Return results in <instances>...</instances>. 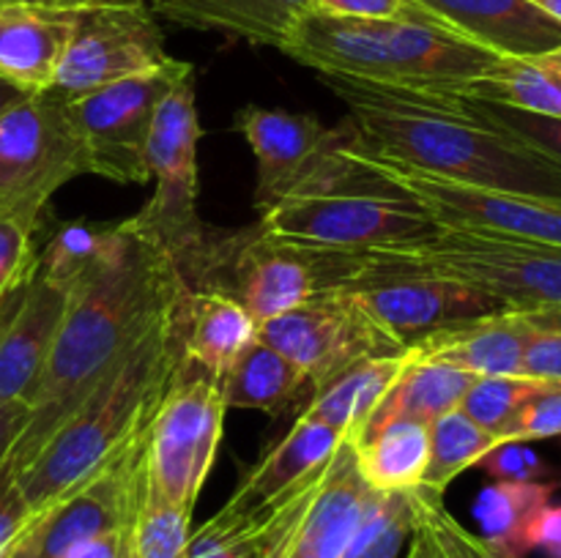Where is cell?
Returning <instances> with one entry per match:
<instances>
[{"label":"cell","instance_id":"14","mask_svg":"<svg viewBox=\"0 0 561 558\" xmlns=\"http://www.w3.org/2000/svg\"><path fill=\"white\" fill-rule=\"evenodd\" d=\"M186 71H192V63L170 58L162 69L113 82L88 96L66 102L93 175L115 184H146L151 178L148 140L153 118L164 93Z\"/></svg>","mask_w":561,"mask_h":558},{"label":"cell","instance_id":"37","mask_svg":"<svg viewBox=\"0 0 561 558\" xmlns=\"http://www.w3.org/2000/svg\"><path fill=\"white\" fill-rule=\"evenodd\" d=\"M542 386L546 381L529 375H480L469 386L458 410H463L474 425L496 435L499 441H510L520 408Z\"/></svg>","mask_w":561,"mask_h":558},{"label":"cell","instance_id":"50","mask_svg":"<svg viewBox=\"0 0 561 558\" xmlns=\"http://www.w3.org/2000/svg\"><path fill=\"white\" fill-rule=\"evenodd\" d=\"M42 520L44 514H38L31 523V528H27L0 558H42Z\"/></svg>","mask_w":561,"mask_h":558},{"label":"cell","instance_id":"3","mask_svg":"<svg viewBox=\"0 0 561 558\" xmlns=\"http://www.w3.org/2000/svg\"><path fill=\"white\" fill-rule=\"evenodd\" d=\"M175 304L110 367L31 463L16 470L33 518L53 512L146 430L181 356Z\"/></svg>","mask_w":561,"mask_h":558},{"label":"cell","instance_id":"49","mask_svg":"<svg viewBox=\"0 0 561 558\" xmlns=\"http://www.w3.org/2000/svg\"><path fill=\"white\" fill-rule=\"evenodd\" d=\"M422 496H425V490H422ZM411 547L409 553H405V558H447L442 550V542L436 539V534H433L431 525L425 523V518L420 514V523H416L414 534H411Z\"/></svg>","mask_w":561,"mask_h":558},{"label":"cell","instance_id":"32","mask_svg":"<svg viewBox=\"0 0 561 558\" xmlns=\"http://www.w3.org/2000/svg\"><path fill=\"white\" fill-rule=\"evenodd\" d=\"M354 452L356 468L370 490H414V487H422L427 460H431V425L392 421L373 435L356 441Z\"/></svg>","mask_w":561,"mask_h":558},{"label":"cell","instance_id":"5","mask_svg":"<svg viewBox=\"0 0 561 558\" xmlns=\"http://www.w3.org/2000/svg\"><path fill=\"white\" fill-rule=\"evenodd\" d=\"M365 263V252L321 249L277 239L257 224L228 235H208L186 274L192 290H219L257 321L285 315L327 290L340 288Z\"/></svg>","mask_w":561,"mask_h":558},{"label":"cell","instance_id":"25","mask_svg":"<svg viewBox=\"0 0 561 558\" xmlns=\"http://www.w3.org/2000/svg\"><path fill=\"white\" fill-rule=\"evenodd\" d=\"M153 16L283 49L312 0H142Z\"/></svg>","mask_w":561,"mask_h":558},{"label":"cell","instance_id":"48","mask_svg":"<svg viewBox=\"0 0 561 558\" xmlns=\"http://www.w3.org/2000/svg\"><path fill=\"white\" fill-rule=\"evenodd\" d=\"M27 416H31V408H27V403H20V399H16V403L0 405V468H3V463L9 460L16 438L25 430Z\"/></svg>","mask_w":561,"mask_h":558},{"label":"cell","instance_id":"38","mask_svg":"<svg viewBox=\"0 0 561 558\" xmlns=\"http://www.w3.org/2000/svg\"><path fill=\"white\" fill-rule=\"evenodd\" d=\"M458 102L477 120L493 126L502 135L513 137L515 142L526 146L529 151L540 153V156L551 159V162H557L561 167V118L526 113V109L504 107V104L480 102V98L458 96Z\"/></svg>","mask_w":561,"mask_h":558},{"label":"cell","instance_id":"1","mask_svg":"<svg viewBox=\"0 0 561 558\" xmlns=\"http://www.w3.org/2000/svg\"><path fill=\"white\" fill-rule=\"evenodd\" d=\"M184 290L175 263L135 219H121L110 255L66 299L49 359L27 399L31 416L5 460L14 474L75 414L110 367L173 310Z\"/></svg>","mask_w":561,"mask_h":558},{"label":"cell","instance_id":"6","mask_svg":"<svg viewBox=\"0 0 561 558\" xmlns=\"http://www.w3.org/2000/svg\"><path fill=\"white\" fill-rule=\"evenodd\" d=\"M398 266L460 279L513 312L561 310V246L436 228L414 244L378 249Z\"/></svg>","mask_w":561,"mask_h":558},{"label":"cell","instance_id":"17","mask_svg":"<svg viewBox=\"0 0 561 558\" xmlns=\"http://www.w3.org/2000/svg\"><path fill=\"white\" fill-rule=\"evenodd\" d=\"M146 479V430L115 454L96 476L77 487L42 520V558H58L69 547L110 531L126 528L135 518Z\"/></svg>","mask_w":561,"mask_h":558},{"label":"cell","instance_id":"45","mask_svg":"<svg viewBox=\"0 0 561 558\" xmlns=\"http://www.w3.org/2000/svg\"><path fill=\"white\" fill-rule=\"evenodd\" d=\"M524 375L561 383V334L535 332L524 356Z\"/></svg>","mask_w":561,"mask_h":558},{"label":"cell","instance_id":"36","mask_svg":"<svg viewBox=\"0 0 561 558\" xmlns=\"http://www.w3.org/2000/svg\"><path fill=\"white\" fill-rule=\"evenodd\" d=\"M190 536L192 509L168 501L146 476L129 525V558H186Z\"/></svg>","mask_w":561,"mask_h":558},{"label":"cell","instance_id":"19","mask_svg":"<svg viewBox=\"0 0 561 558\" xmlns=\"http://www.w3.org/2000/svg\"><path fill=\"white\" fill-rule=\"evenodd\" d=\"M69 295L36 277L0 306V405L27 403L53 350Z\"/></svg>","mask_w":561,"mask_h":558},{"label":"cell","instance_id":"11","mask_svg":"<svg viewBox=\"0 0 561 558\" xmlns=\"http://www.w3.org/2000/svg\"><path fill=\"white\" fill-rule=\"evenodd\" d=\"M236 129L255 156V208L261 213L294 195L365 184L340 153L351 137V120L329 129L310 113L247 104L236 113Z\"/></svg>","mask_w":561,"mask_h":558},{"label":"cell","instance_id":"26","mask_svg":"<svg viewBox=\"0 0 561 558\" xmlns=\"http://www.w3.org/2000/svg\"><path fill=\"white\" fill-rule=\"evenodd\" d=\"M321 474L268 507L252 512H230L222 507L201 528L192 531L186 558H274L285 531L305 507Z\"/></svg>","mask_w":561,"mask_h":558},{"label":"cell","instance_id":"21","mask_svg":"<svg viewBox=\"0 0 561 558\" xmlns=\"http://www.w3.org/2000/svg\"><path fill=\"white\" fill-rule=\"evenodd\" d=\"M340 443H343L340 432L299 414L294 427L247 468L244 479L239 481L225 509L252 512L288 496L327 468Z\"/></svg>","mask_w":561,"mask_h":558},{"label":"cell","instance_id":"16","mask_svg":"<svg viewBox=\"0 0 561 558\" xmlns=\"http://www.w3.org/2000/svg\"><path fill=\"white\" fill-rule=\"evenodd\" d=\"M257 339L294 361L310 381L312 392L356 361L409 350L389 337L354 295L340 288L261 323Z\"/></svg>","mask_w":561,"mask_h":558},{"label":"cell","instance_id":"52","mask_svg":"<svg viewBox=\"0 0 561 558\" xmlns=\"http://www.w3.org/2000/svg\"><path fill=\"white\" fill-rule=\"evenodd\" d=\"M22 98H27V93H22L20 88L9 85L5 80H0V113H5L9 107H14V104H20Z\"/></svg>","mask_w":561,"mask_h":558},{"label":"cell","instance_id":"18","mask_svg":"<svg viewBox=\"0 0 561 558\" xmlns=\"http://www.w3.org/2000/svg\"><path fill=\"white\" fill-rule=\"evenodd\" d=\"M370 496L373 490L356 468L354 443L343 438L274 558H343Z\"/></svg>","mask_w":561,"mask_h":558},{"label":"cell","instance_id":"15","mask_svg":"<svg viewBox=\"0 0 561 558\" xmlns=\"http://www.w3.org/2000/svg\"><path fill=\"white\" fill-rule=\"evenodd\" d=\"M170 60L164 33L146 3H99L75 9L69 47L49 96L75 102L129 77L162 69Z\"/></svg>","mask_w":561,"mask_h":558},{"label":"cell","instance_id":"4","mask_svg":"<svg viewBox=\"0 0 561 558\" xmlns=\"http://www.w3.org/2000/svg\"><path fill=\"white\" fill-rule=\"evenodd\" d=\"M279 53L321 77L427 93H458L499 60L416 5L394 20H354L312 9Z\"/></svg>","mask_w":561,"mask_h":558},{"label":"cell","instance_id":"2","mask_svg":"<svg viewBox=\"0 0 561 558\" xmlns=\"http://www.w3.org/2000/svg\"><path fill=\"white\" fill-rule=\"evenodd\" d=\"M321 80L351 107L356 140L367 151L455 184L561 200L559 164L477 120L455 93Z\"/></svg>","mask_w":561,"mask_h":558},{"label":"cell","instance_id":"7","mask_svg":"<svg viewBox=\"0 0 561 558\" xmlns=\"http://www.w3.org/2000/svg\"><path fill=\"white\" fill-rule=\"evenodd\" d=\"M203 126L197 115L195 69L186 71L162 96L148 140V173L153 178L151 200L135 224L175 263L181 277L192 271L211 230L197 211V146Z\"/></svg>","mask_w":561,"mask_h":558},{"label":"cell","instance_id":"40","mask_svg":"<svg viewBox=\"0 0 561 558\" xmlns=\"http://www.w3.org/2000/svg\"><path fill=\"white\" fill-rule=\"evenodd\" d=\"M422 490H425V487H422ZM422 518H425V523L433 528L436 539L442 542V550L447 558H502L482 542V536H477L474 531L460 525L458 520L444 509L442 496H436V492L425 490V496H422Z\"/></svg>","mask_w":561,"mask_h":558},{"label":"cell","instance_id":"46","mask_svg":"<svg viewBox=\"0 0 561 558\" xmlns=\"http://www.w3.org/2000/svg\"><path fill=\"white\" fill-rule=\"evenodd\" d=\"M129 525L118 531H110V534L93 536L88 542H80V545L60 553L58 558H129Z\"/></svg>","mask_w":561,"mask_h":558},{"label":"cell","instance_id":"53","mask_svg":"<svg viewBox=\"0 0 561 558\" xmlns=\"http://www.w3.org/2000/svg\"><path fill=\"white\" fill-rule=\"evenodd\" d=\"M531 3L540 5L548 16H553V20L561 25V0H531Z\"/></svg>","mask_w":561,"mask_h":558},{"label":"cell","instance_id":"8","mask_svg":"<svg viewBox=\"0 0 561 558\" xmlns=\"http://www.w3.org/2000/svg\"><path fill=\"white\" fill-rule=\"evenodd\" d=\"M340 153L354 170L409 197L436 228L561 246V200L480 189V186L455 184V181L403 167V164L367 151L356 140L354 124H351V137L340 148Z\"/></svg>","mask_w":561,"mask_h":558},{"label":"cell","instance_id":"24","mask_svg":"<svg viewBox=\"0 0 561 558\" xmlns=\"http://www.w3.org/2000/svg\"><path fill=\"white\" fill-rule=\"evenodd\" d=\"M257 321L219 290L186 288L175 304L181 356L222 377L250 345L257 342Z\"/></svg>","mask_w":561,"mask_h":558},{"label":"cell","instance_id":"20","mask_svg":"<svg viewBox=\"0 0 561 558\" xmlns=\"http://www.w3.org/2000/svg\"><path fill=\"white\" fill-rule=\"evenodd\" d=\"M420 11L499 58L561 47V25L531 0H411Z\"/></svg>","mask_w":561,"mask_h":558},{"label":"cell","instance_id":"22","mask_svg":"<svg viewBox=\"0 0 561 558\" xmlns=\"http://www.w3.org/2000/svg\"><path fill=\"white\" fill-rule=\"evenodd\" d=\"M75 11L0 5V80L38 96L53 88L69 47Z\"/></svg>","mask_w":561,"mask_h":558},{"label":"cell","instance_id":"9","mask_svg":"<svg viewBox=\"0 0 561 558\" xmlns=\"http://www.w3.org/2000/svg\"><path fill=\"white\" fill-rule=\"evenodd\" d=\"M257 224L277 239L343 252L392 249L436 233L409 197L378 181L294 195L261 213Z\"/></svg>","mask_w":561,"mask_h":558},{"label":"cell","instance_id":"51","mask_svg":"<svg viewBox=\"0 0 561 558\" xmlns=\"http://www.w3.org/2000/svg\"><path fill=\"white\" fill-rule=\"evenodd\" d=\"M99 3H142V0H0V5H42V9H85Z\"/></svg>","mask_w":561,"mask_h":558},{"label":"cell","instance_id":"35","mask_svg":"<svg viewBox=\"0 0 561 558\" xmlns=\"http://www.w3.org/2000/svg\"><path fill=\"white\" fill-rule=\"evenodd\" d=\"M499 441L488 430L469 419L463 410H449L447 416L431 425V460H427L425 479L422 487L436 496H444L447 487L471 465H480V460L491 452Z\"/></svg>","mask_w":561,"mask_h":558},{"label":"cell","instance_id":"47","mask_svg":"<svg viewBox=\"0 0 561 558\" xmlns=\"http://www.w3.org/2000/svg\"><path fill=\"white\" fill-rule=\"evenodd\" d=\"M531 550H542L548 558H561V503H548L531 528Z\"/></svg>","mask_w":561,"mask_h":558},{"label":"cell","instance_id":"28","mask_svg":"<svg viewBox=\"0 0 561 558\" xmlns=\"http://www.w3.org/2000/svg\"><path fill=\"white\" fill-rule=\"evenodd\" d=\"M411 361V348L394 356H373L351 364L321 388H316L301 414L332 427L348 441H356L370 421L373 410L381 405L383 394L392 388L403 367Z\"/></svg>","mask_w":561,"mask_h":558},{"label":"cell","instance_id":"33","mask_svg":"<svg viewBox=\"0 0 561 558\" xmlns=\"http://www.w3.org/2000/svg\"><path fill=\"white\" fill-rule=\"evenodd\" d=\"M121 233V222H75L60 224L38 252V274L55 288L64 290L66 295L88 277L96 271L110 255Z\"/></svg>","mask_w":561,"mask_h":558},{"label":"cell","instance_id":"27","mask_svg":"<svg viewBox=\"0 0 561 558\" xmlns=\"http://www.w3.org/2000/svg\"><path fill=\"white\" fill-rule=\"evenodd\" d=\"M480 375L458 370V367L442 364V361L422 359L411 350V361L403 367L398 381L383 394L381 405L373 410L370 421L365 425L362 438L373 435L381 427L392 421H420V425H433L436 419L447 416L449 410H458L463 403L466 392ZM354 441V443H356Z\"/></svg>","mask_w":561,"mask_h":558},{"label":"cell","instance_id":"30","mask_svg":"<svg viewBox=\"0 0 561 558\" xmlns=\"http://www.w3.org/2000/svg\"><path fill=\"white\" fill-rule=\"evenodd\" d=\"M561 479L548 481H493L480 492L474 518L480 536L496 556L526 558L531 553V528L551 503Z\"/></svg>","mask_w":561,"mask_h":558},{"label":"cell","instance_id":"43","mask_svg":"<svg viewBox=\"0 0 561 558\" xmlns=\"http://www.w3.org/2000/svg\"><path fill=\"white\" fill-rule=\"evenodd\" d=\"M33 520L36 518L22 498L14 468L3 463V468H0V556L31 528Z\"/></svg>","mask_w":561,"mask_h":558},{"label":"cell","instance_id":"12","mask_svg":"<svg viewBox=\"0 0 561 558\" xmlns=\"http://www.w3.org/2000/svg\"><path fill=\"white\" fill-rule=\"evenodd\" d=\"M88 173L85 148L64 102L38 93L0 113V213L38 222L49 197Z\"/></svg>","mask_w":561,"mask_h":558},{"label":"cell","instance_id":"29","mask_svg":"<svg viewBox=\"0 0 561 558\" xmlns=\"http://www.w3.org/2000/svg\"><path fill=\"white\" fill-rule=\"evenodd\" d=\"M219 388L225 408L263 410L268 416H285L299 408L307 392H312L305 372L261 339L250 345L219 377Z\"/></svg>","mask_w":561,"mask_h":558},{"label":"cell","instance_id":"41","mask_svg":"<svg viewBox=\"0 0 561 558\" xmlns=\"http://www.w3.org/2000/svg\"><path fill=\"white\" fill-rule=\"evenodd\" d=\"M480 468L496 481H548L557 470L529 446V441H502L480 460Z\"/></svg>","mask_w":561,"mask_h":558},{"label":"cell","instance_id":"42","mask_svg":"<svg viewBox=\"0 0 561 558\" xmlns=\"http://www.w3.org/2000/svg\"><path fill=\"white\" fill-rule=\"evenodd\" d=\"M561 438V383L546 381V386L520 408L510 441H542Z\"/></svg>","mask_w":561,"mask_h":558},{"label":"cell","instance_id":"10","mask_svg":"<svg viewBox=\"0 0 561 558\" xmlns=\"http://www.w3.org/2000/svg\"><path fill=\"white\" fill-rule=\"evenodd\" d=\"M219 377L179 356L146 427V476L168 501L195 509L225 427Z\"/></svg>","mask_w":561,"mask_h":558},{"label":"cell","instance_id":"34","mask_svg":"<svg viewBox=\"0 0 561 558\" xmlns=\"http://www.w3.org/2000/svg\"><path fill=\"white\" fill-rule=\"evenodd\" d=\"M422 514V487L400 492L373 490L343 558H400Z\"/></svg>","mask_w":561,"mask_h":558},{"label":"cell","instance_id":"13","mask_svg":"<svg viewBox=\"0 0 561 558\" xmlns=\"http://www.w3.org/2000/svg\"><path fill=\"white\" fill-rule=\"evenodd\" d=\"M340 290L354 295L403 348L442 328L507 312V306L485 290L442 274L398 266L383 260L378 252H365L362 268L351 274Z\"/></svg>","mask_w":561,"mask_h":558},{"label":"cell","instance_id":"31","mask_svg":"<svg viewBox=\"0 0 561 558\" xmlns=\"http://www.w3.org/2000/svg\"><path fill=\"white\" fill-rule=\"evenodd\" d=\"M455 96L561 118V47L529 58H499Z\"/></svg>","mask_w":561,"mask_h":558},{"label":"cell","instance_id":"44","mask_svg":"<svg viewBox=\"0 0 561 558\" xmlns=\"http://www.w3.org/2000/svg\"><path fill=\"white\" fill-rule=\"evenodd\" d=\"M312 9L332 16H354V20H394L409 14L414 3L411 0H312Z\"/></svg>","mask_w":561,"mask_h":558},{"label":"cell","instance_id":"23","mask_svg":"<svg viewBox=\"0 0 561 558\" xmlns=\"http://www.w3.org/2000/svg\"><path fill=\"white\" fill-rule=\"evenodd\" d=\"M535 328L507 310L480 321L442 328L409 345L422 359L458 367L471 375H524V356Z\"/></svg>","mask_w":561,"mask_h":558},{"label":"cell","instance_id":"39","mask_svg":"<svg viewBox=\"0 0 561 558\" xmlns=\"http://www.w3.org/2000/svg\"><path fill=\"white\" fill-rule=\"evenodd\" d=\"M38 222L0 213V306L14 299L38 271L33 235Z\"/></svg>","mask_w":561,"mask_h":558}]
</instances>
